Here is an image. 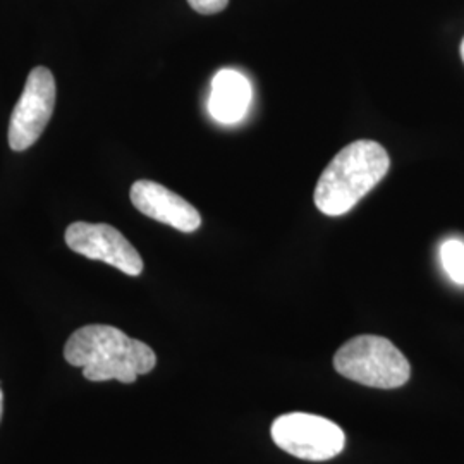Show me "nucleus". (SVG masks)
Instances as JSON below:
<instances>
[{
	"mask_svg": "<svg viewBox=\"0 0 464 464\" xmlns=\"http://www.w3.org/2000/svg\"><path fill=\"white\" fill-rule=\"evenodd\" d=\"M130 198L136 210L181 232H195L201 226L198 210L166 186L141 179L131 186Z\"/></svg>",
	"mask_w": 464,
	"mask_h": 464,
	"instance_id": "0eeeda50",
	"label": "nucleus"
},
{
	"mask_svg": "<svg viewBox=\"0 0 464 464\" xmlns=\"http://www.w3.org/2000/svg\"><path fill=\"white\" fill-rule=\"evenodd\" d=\"M55 107V80L47 67H34L17 100L9 122V147L23 151L34 147L45 131Z\"/></svg>",
	"mask_w": 464,
	"mask_h": 464,
	"instance_id": "39448f33",
	"label": "nucleus"
},
{
	"mask_svg": "<svg viewBox=\"0 0 464 464\" xmlns=\"http://www.w3.org/2000/svg\"><path fill=\"white\" fill-rule=\"evenodd\" d=\"M461 57H463V61H464V40H463V44H461Z\"/></svg>",
	"mask_w": 464,
	"mask_h": 464,
	"instance_id": "f8f14e48",
	"label": "nucleus"
},
{
	"mask_svg": "<svg viewBox=\"0 0 464 464\" xmlns=\"http://www.w3.org/2000/svg\"><path fill=\"white\" fill-rule=\"evenodd\" d=\"M440 262L450 281L464 285V243L459 239H448L440 246Z\"/></svg>",
	"mask_w": 464,
	"mask_h": 464,
	"instance_id": "1a4fd4ad",
	"label": "nucleus"
},
{
	"mask_svg": "<svg viewBox=\"0 0 464 464\" xmlns=\"http://www.w3.org/2000/svg\"><path fill=\"white\" fill-rule=\"evenodd\" d=\"M69 248L90 260H100L126 276L138 277L143 272V260L133 245L109 224L74 222L66 229Z\"/></svg>",
	"mask_w": 464,
	"mask_h": 464,
	"instance_id": "423d86ee",
	"label": "nucleus"
},
{
	"mask_svg": "<svg viewBox=\"0 0 464 464\" xmlns=\"http://www.w3.org/2000/svg\"><path fill=\"white\" fill-rule=\"evenodd\" d=\"M270 433L277 448L304 461H329L346 446V435L337 423L310 413L279 416Z\"/></svg>",
	"mask_w": 464,
	"mask_h": 464,
	"instance_id": "20e7f679",
	"label": "nucleus"
},
{
	"mask_svg": "<svg viewBox=\"0 0 464 464\" xmlns=\"http://www.w3.org/2000/svg\"><path fill=\"white\" fill-rule=\"evenodd\" d=\"M2 408H4V396H2V389H0V420H2Z\"/></svg>",
	"mask_w": 464,
	"mask_h": 464,
	"instance_id": "9b49d317",
	"label": "nucleus"
},
{
	"mask_svg": "<svg viewBox=\"0 0 464 464\" xmlns=\"http://www.w3.org/2000/svg\"><path fill=\"white\" fill-rule=\"evenodd\" d=\"M251 84L246 76L234 69L218 71L212 80L208 112L222 124H236L248 112Z\"/></svg>",
	"mask_w": 464,
	"mask_h": 464,
	"instance_id": "6e6552de",
	"label": "nucleus"
},
{
	"mask_svg": "<svg viewBox=\"0 0 464 464\" xmlns=\"http://www.w3.org/2000/svg\"><path fill=\"white\" fill-rule=\"evenodd\" d=\"M334 368L349 381L375 389H398L411 377L408 358L381 335L349 339L335 353Z\"/></svg>",
	"mask_w": 464,
	"mask_h": 464,
	"instance_id": "7ed1b4c3",
	"label": "nucleus"
},
{
	"mask_svg": "<svg viewBox=\"0 0 464 464\" xmlns=\"http://www.w3.org/2000/svg\"><path fill=\"white\" fill-rule=\"evenodd\" d=\"M67 363L83 368L86 381L133 383L157 365L155 351L112 325H84L64 346Z\"/></svg>",
	"mask_w": 464,
	"mask_h": 464,
	"instance_id": "f257e3e1",
	"label": "nucleus"
},
{
	"mask_svg": "<svg viewBox=\"0 0 464 464\" xmlns=\"http://www.w3.org/2000/svg\"><path fill=\"white\" fill-rule=\"evenodd\" d=\"M188 4L199 14L212 16L217 13H222L227 7L229 0H188Z\"/></svg>",
	"mask_w": 464,
	"mask_h": 464,
	"instance_id": "9d476101",
	"label": "nucleus"
},
{
	"mask_svg": "<svg viewBox=\"0 0 464 464\" xmlns=\"http://www.w3.org/2000/svg\"><path fill=\"white\" fill-rule=\"evenodd\" d=\"M391 157L381 143L353 141L341 150L322 172L314 201L324 216L348 214L389 172Z\"/></svg>",
	"mask_w": 464,
	"mask_h": 464,
	"instance_id": "f03ea898",
	"label": "nucleus"
}]
</instances>
